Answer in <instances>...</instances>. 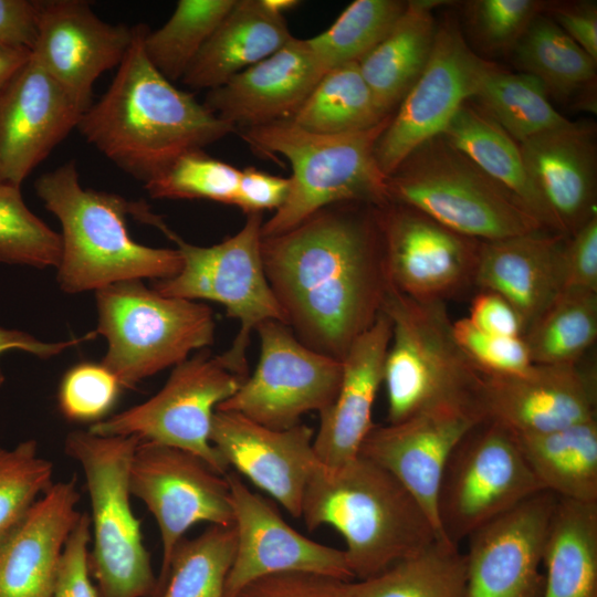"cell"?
Listing matches in <instances>:
<instances>
[{"instance_id": "6da1fadb", "label": "cell", "mask_w": 597, "mask_h": 597, "mask_svg": "<svg viewBox=\"0 0 597 597\" xmlns=\"http://www.w3.org/2000/svg\"><path fill=\"white\" fill-rule=\"evenodd\" d=\"M261 255L286 325L305 346L338 360L374 324L390 289L376 206L324 207L262 238Z\"/></svg>"}, {"instance_id": "7a4b0ae2", "label": "cell", "mask_w": 597, "mask_h": 597, "mask_svg": "<svg viewBox=\"0 0 597 597\" xmlns=\"http://www.w3.org/2000/svg\"><path fill=\"white\" fill-rule=\"evenodd\" d=\"M145 27H135L111 85L77 125L88 144L144 184L181 155L235 130L153 66L142 44Z\"/></svg>"}, {"instance_id": "3957f363", "label": "cell", "mask_w": 597, "mask_h": 597, "mask_svg": "<svg viewBox=\"0 0 597 597\" xmlns=\"http://www.w3.org/2000/svg\"><path fill=\"white\" fill-rule=\"evenodd\" d=\"M301 517L310 531L327 525L344 537L356 580L442 540L415 496L391 473L362 455L337 471L322 465L315 471Z\"/></svg>"}, {"instance_id": "277c9868", "label": "cell", "mask_w": 597, "mask_h": 597, "mask_svg": "<svg viewBox=\"0 0 597 597\" xmlns=\"http://www.w3.org/2000/svg\"><path fill=\"white\" fill-rule=\"evenodd\" d=\"M34 189L62 228L56 266L62 291L75 294L123 281L164 280L180 271L177 249L147 247L130 237L126 216L133 214L135 202L84 188L74 160L41 175Z\"/></svg>"}, {"instance_id": "5b68a950", "label": "cell", "mask_w": 597, "mask_h": 597, "mask_svg": "<svg viewBox=\"0 0 597 597\" xmlns=\"http://www.w3.org/2000/svg\"><path fill=\"white\" fill-rule=\"evenodd\" d=\"M391 116L369 129L337 135L307 132L290 119L240 130L253 150L283 156L292 168L287 197L262 223V238L286 232L327 206L389 202L375 146Z\"/></svg>"}, {"instance_id": "8992f818", "label": "cell", "mask_w": 597, "mask_h": 597, "mask_svg": "<svg viewBox=\"0 0 597 597\" xmlns=\"http://www.w3.org/2000/svg\"><path fill=\"white\" fill-rule=\"evenodd\" d=\"M381 311L391 322L383 380L388 423L450 406L482 413L483 374L457 343L446 302L416 300L390 286Z\"/></svg>"}, {"instance_id": "52a82bcc", "label": "cell", "mask_w": 597, "mask_h": 597, "mask_svg": "<svg viewBox=\"0 0 597 597\" xmlns=\"http://www.w3.org/2000/svg\"><path fill=\"white\" fill-rule=\"evenodd\" d=\"M140 440L74 430L65 453L82 468L91 504L90 570L98 597H154L157 586L140 522L130 504L129 468Z\"/></svg>"}, {"instance_id": "ba28073f", "label": "cell", "mask_w": 597, "mask_h": 597, "mask_svg": "<svg viewBox=\"0 0 597 597\" xmlns=\"http://www.w3.org/2000/svg\"><path fill=\"white\" fill-rule=\"evenodd\" d=\"M387 182L390 201L412 207L469 238L494 241L545 230L442 135L411 151Z\"/></svg>"}, {"instance_id": "9c48e42d", "label": "cell", "mask_w": 597, "mask_h": 597, "mask_svg": "<svg viewBox=\"0 0 597 597\" xmlns=\"http://www.w3.org/2000/svg\"><path fill=\"white\" fill-rule=\"evenodd\" d=\"M95 296V333L107 342L101 364L124 388H134L213 343L216 323L206 304L164 296L142 280L111 284Z\"/></svg>"}, {"instance_id": "30bf717a", "label": "cell", "mask_w": 597, "mask_h": 597, "mask_svg": "<svg viewBox=\"0 0 597 597\" xmlns=\"http://www.w3.org/2000/svg\"><path fill=\"white\" fill-rule=\"evenodd\" d=\"M262 223L261 213L247 214L235 234L210 247L188 243L163 223L159 230L177 244L182 265L176 275L153 285L164 296L217 302L229 317L239 321L232 345L218 357L227 369L244 379L251 333L269 320L286 324L263 268Z\"/></svg>"}, {"instance_id": "8fae6325", "label": "cell", "mask_w": 597, "mask_h": 597, "mask_svg": "<svg viewBox=\"0 0 597 597\" xmlns=\"http://www.w3.org/2000/svg\"><path fill=\"white\" fill-rule=\"evenodd\" d=\"M541 491L517 434L483 419L455 446L444 468L437 496L441 536L459 546L478 528Z\"/></svg>"}, {"instance_id": "7c38bea8", "label": "cell", "mask_w": 597, "mask_h": 597, "mask_svg": "<svg viewBox=\"0 0 597 597\" xmlns=\"http://www.w3.org/2000/svg\"><path fill=\"white\" fill-rule=\"evenodd\" d=\"M245 379L201 349L176 365L164 387L148 400L90 426L98 436H134L191 452L226 475L229 467L210 442L217 407Z\"/></svg>"}, {"instance_id": "4fadbf2b", "label": "cell", "mask_w": 597, "mask_h": 597, "mask_svg": "<svg viewBox=\"0 0 597 597\" xmlns=\"http://www.w3.org/2000/svg\"><path fill=\"white\" fill-rule=\"evenodd\" d=\"M255 332L260 357L254 373L216 410L276 430L301 423L307 412L326 410L339 390L343 362L308 348L280 321H265Z\"/></svg>"}, {"instance_id": "5bb4252c", "label": "cell", "mask_w": 597, "mask_h": 597, "mask_svg": "<svg viewBox=\"0 0 597 597\" xmlns=\"http://www.w3.org/2000/svg\"><path fill=\"white\" fill-rule=\"evenodd\" d=\"M129 489L159 528L163 553L154 595L158 597L172 553L191 526L233 524L230 485L226 475L191 452L140 441L130 462Z\"/></svg>"}, {"instance_id": "9a60e30c", "label": "cell", "mask_w": 597, "mask_h": 597, "mask_svg": "<svg viewBox=\"0 0 597 597\" xmlns=\"http://www.w3.org/2000/svg\"><path fill=\"white\" fill-rule=\"evenodd\" d=\"M495 67L469 46L457 23L439 24L423 72L376 143L375 157L383 174L390 176L418 146L441 135Z\"/></svg>"}, {"instance_id": "2e32d148", "label": "cell", "mask_w": 597, "mask_h": 597, "mask_svg": "<svg viewBox=\"0 0 597 597\" xmlns=\"http://www.w3.org/2000/svg\"><path fill=\"white\" fill-rule=\"evenodd\" d=\"M390 286L420 301L446 302L474 284L480 240L389 201L376 207Z\"/></svg>"}, {"instance_id": "e0dca14e", "label": "cell", "mask_w": 597, "mask_h": 597, "mask_svg": "<svg viewBox=\"0 0 597 597\" xmlns=\"http://www.w3.org/2000/svg\"><path fill=\"white\" fill-rule=\"evenodd\" d=\"M557 501L551 492H537L468 537L465 597H541Z\"/></svg>"}, {"instance_id": "ac0fdd59", "label": "cell", "mask_w": 597, "mask_h": 597, "mask_svg": "<svg viewBox=\"0 0 597 597\" xmlns=\"http://www.w3.org/2000/svg\"><path fill=\"white\" fill-rule=\"evenodd\" d=\"M230 485L235 554L226 583V597L260 578L281 573H312L354 580L344 549L307 538L287 524L264 498L251 491L235 473Z\"/></svg>"}, {"instance_id": "d6986e66", "label": "cell", "mask_w": 597, "mask_h": 597, "mask_svg": "<svg viewBox=\"0 0 597 597\" xmlns=\"http://www.w3.org/2000/svg\"><path fill=\"white\" fill-rule=\"evenodd\" d=\"M36 6L33 57L84 113L93 103L96 80L125 57L135 27L101 20L83 0H45Z\"/></svg>"}, {"instance_id": "ffe728a7", "label": "cell", "mask_w": 597, "mask_h": 597, "mask_svg": "<svg viewBox=\"0 0 597 597\" xmlns=\"http://www.w3.org/2000/svg\"><path fill=\"white\" fill-rule=\"evenodd\" d=\"M479 405L485 419L516 434L566 428L596 418V370L578 362L533 364L513 375L483 374Z\"/></svg>"}, {"instance_id": "44dd1931", "label": "cell", "mask_w": 597, "mask_h": 597, "mask_svg": "<svg viewBox=\"0 0 597 597\" xmlns=\"http://www.w3.org/2000/svg\"><path fill=\"white\" fill-rule=\"evenodd\" d=\"M314 434L302 422L276 430L234 411L216 410L210 442L229 468L301 517L306 486L321 467L313 449Z\"/></svg>"}, {"instance_id": "7402d4cb", "label": "cell", "mask_w": 597, "mask_h": 597, "mask_svg": "<svg viewBox=\"0 0 597 597\" xmlns=\"http://www.w3.org/2000/svg\"><path fill=\"white\" fill-rule=\"evenodd\" d=\"M483 419L468 407L421 411L396 423L374 426L359 455L391 473L421 504L441 536L437 496L444 468L455 446Z\"/></svg>"}, {"instance_id": "603a6c76", "label": "cell", "mask_w": 597, "mask_h": 597, "mask_svg": "<svg viewBox=\"0 0 597 597\" xmlns=\"http://www.w3.org/2000/svg\"><path fill=\"white\" fill-rule=\"evenodd\" d=\"M82 114L32 54L0 100V186L21 188Z\"/></svg>"}, {"instance_id": "cb8c5ba5", "label": "cell", "mask_w": 597, "mask_h": 597, "mask_svg": "<svg viewBox=\"0 0 597 597\" xmlns=\"http://www.w3.org/2000/svg\"><path fill=\"white\" fill-rule=\"evenodd\" d=\"M326 72L306 40L277 51L210 90L203 105L237 130L291 119Z\"/></svg>"}, {"instance_id": "d4e9b609", "label": "cell", "mask_w": 597, "mask_h": 597, "mask_svg": "<svg viewBox=\"0 0 597 597\" xmlns=\"http://www.w3.org/2000/svg\"><path fill=\"white\" fill-rule=\"evenodd\" d=\"M519 146L527 175L562 234L570 235L596 216L594 124L569 121Z\"/></svg>"}, {"instance_id": "484cf974", "label": "cell", "mask_w": 597, "mask_h": 597, "mask_svg": "<svg viewBox=\"0 0 597 597\" xmlns=\"http://www.w3.org/2000/svg\"><path fill=\"white\" fill-rule=\"evenodd\" d=\"M391 339V322L381 311L374 324L355 339L343 362L339 390L320 413L313 449L326 471H337L359 457L373 423V407L384 380Z\"/></svg>"}, {"instance_id": "4316f807", "label": "cell", "mask_w": 597, "mask_h": 597, "mask_svg": "<svg viewBox=\"0 0 597 597\" xmlns=\"http://www.w3.org/2000/svg\"><path fill=\"white\" fill-rule=\"evenodd\" d=\"M78 502L76 478L53 482L35 502L0 546V597H52Z\"/></svg>"}, {"instance_id": "83f0119b", "label": "cell", "mask_w": 597, "mask_h": 597, "mask_svg": "<svg viewBox=\"0 0 597 597\" xmlns=\"http://www.w3.org/2000/svg\"><path fill=\"white\" fill-rule=\"evenodd\" d=\"M565 240L537 230L481 242L474 285L504 297L519 313L524 334L564 289Z\"/></svg>"}, {"instance_id": "f1b7e54d", "label": "cell", "mask_w": 597, "mask_h": 597, "mask_svg": "<svg viewBox=\"0 0 597 597\" xmlns=\"http://www.w3.org/2000/svg\"><path fill=\"white\" fill-rule=\"evenodd\" d=\"M292 38L283 14L262 0H235L181 80L195 90L217 88Z\"/></svg>"}, {"instance_id": "f546056e", "label": "cell", "mask_w": 597, "mask_h": 597, "mask_svg": "<svg viewBox=\"0 0 597 597\" xmlns=\"http://www.w3.org/2000/svg\"><path fill=\"white\" fill-rule=\"evenodd\" d=\"M444 1L412 0L392 29L358 64L377 104L392 114L423 72L437 28L432 10Z\"/></svg>"}, {"instance_id": "4dcf8cb0", "label": "cell", "mask_w": 597, "mask_h": 597, "mask_svg": "<svg viewBox=\"0 0 597 597\" xmlns=\"http://www.w3.org/2000/svg\"><path fill=\"white\" fill-rule=\"evenodd\" d=\"M441 135L505 189L545 230L561 233L527 175L519 144L480 107L462 105Z\"/></svg>"}, {"instance_id": "1f68e13d", "label": "cell", "mask_w": 597, "mask_h": 597, "mask_svg": "<svg viewBox=\"0 0 597 597\" xmlns=\"http://www.w3.org/2000/svg\"><path fill=\"white\" fill-rule=\"evenodd\" d=\"M543 491L558 499L597 503V420L533 434H517Z\"/></svg>"}, {"instance_id": "d6a6232c", "label": "cell", "mask_w": 597, "mask_h": 597, "mask_svg": "<svg viewBox=\"0 0 597 597\" xmlns=\"http://www.w3.org/2000/svg\"><path fill=\"white\" fill-rule=\"evenodd\" d=\"M543 568L541 597H597V503L558 499Z\"/></svg>"}, {"instance_id": "836d02e7", "label": "cell", "mask_w": 597, "mask_h": 597, "mask_svg": "<svg viewBox=\"0 0 597 597\" xmlns=\"http://www.w3.org/2000/svg\"><path fill=\"white\" fill-rule=\"evenodd\" d=\"M390 115L355 62L327 71L290 121L307 132L337 135L369 129Z\"/></svg>"}, {"instance_id": "e575fe53", "label": "cell", "mask_w": 597, "mask_h": 597, "mask_svg": "<svg viewBox=\"0 0 597 597\" xmlns=\"http://www.w3.org/2000/svg\"><path fill=\"white\" fill-rule=\"evenodd\" d=\"M350 584L355 597H465V556L459 546L436 540L381 573Z\"/></svg>"}, {"instance_id": "d590c367", "label": "cell", "mask_w": 597, "mask_h": 597, "mask_svg": "<svg viewBox=\"0 0 597 597\" xmlns=\"http://www.w3.org/2000/svg\"><path fill=\"white\" fill-rule=\"evenodd\" d=\"M521 72L535 76L547 95L566 100L591 85L596 63L548 15L540 13L512 49Z\"/></svg>"}, {"instance_id": "8d00e7d4", "label": "cell", "mask_w": 597, "mask_h": 597, "mask_svg": "<svg viewBox=\"0 0 597 597\" xmlns=\"http://www.w3.org/2000/svg\"><path fill=\"white\" fill-rule=\"evenodd\" d=\"M533 364H576L597 338V293L566 287L523 335Z\"/></svg>"}, {"instance_id": "74e56055", "label": "cell", "mask_w": 597, "mask_h": 597, "mask_svg": "<svg viewBox=\"0 0 597 597\" xmlns=\"http://www.w3.org/2000/svg\"><path fill=\"white\" fill-rule=\"evenodd\" d=\"M473 100L517 144L569 122L552 105L540 80L524 72L496 66Z\"/></svg>"}, {"instance_id": "f35d334b", "label": "cell", "mask_w": 597, "mask_h": 597, "mask_svg": "<svg viewBox=\"0 0 597 597\" xmlns=\"http://www.w3.org/2000/svg\"><path fill=\"white\" fill-rule=\"evenodd\" d=\"M235 0H179L163 27L143 32V50L168 81L184 77Z\"/></svg>"}, {"instance_id": "ab89813d", "label": "cell", "mask_w": 597, "mask_h": 597, "mask_svg": "<svg viewBox=\"0 0 597 597\" xmlns=\"http://www.w3.org/2000/svg\"><path fill=\"white\" fill-rule=\"evenodd\" d=\"M237 546L234 525H210L176 546L158 597H226Z\"/></svg>"}, {"instance_id": "60d3db41", "label": "cell", "mask_w": 597, "mask_h": 597, "mask_svg": "<svg viewBox=\"0 0 597 597\" xmlns=\"http://www.w3.org/2000/svg\"><path fill=\"white\" fill-rule=\"evenodd\" d=\"M406 4L400 0L353 1L328 29L306 41L325 72L359 63L389 33Z\"/></svg>"}, {"instance_id": "b9f144b4", "label": "cell", "mask_w": 597, "mask_h": 597, "mask_svg": "<svg viewBox=\"0 0 597 597\" xmlns=\"http://www.w3.org/2000/svg\"><path fill=\"white\" fill-rule=\"evenodd\" d=\"M61 253V234L29 209L21 188L0 186V263L56 269Z\"/></svg>"}, {"instance_id": "7bdbcfd3", "label": "cell", "mask_w": 597, "mask_h": 597, "mask_svg": "<svg viewBox=\"0 0 597 597\" xmlns=\"http://www.w3.org/2000/svg\"><path fill=\"white\" fill-rule=\"evenodd\" d=\"M52 475L53 464L39 454L34 439L0 446V546L53 484Z\"/></svg>"}, {"instance_id": "ee69618b", "label": "cell", "mask_w": 597, "mask_h": 597, "mask_svg": "<svg viewBox=\"0 0 597 597\" xmlns=\"http://www.w3.org/2000/svg\"><path fill=\"white\" fill-rule=\"evenodd\" d=\"M240 171L197 149L178 157L144 187L156 199H205L233 205Z\"/></svg>"}, {"instance_id": "f6af8a7d", "label": "cell", "mask_w": 597, "mask_h": 597, "mask_svg": "<svg viewBox=\"0 0 597 597\" xmlns=\"http://www.w3.org/2000/svg\"><path fill=\"white\" fill-rule=\"evenodd\" d=\"M122 388L116 376L101 363H81L63 376L57 406L70 421L94 423L111 411Z\"/></svg>"}, {"instance_id": "bcb514c9", "label": "cell", "mask_w": 597, "mask_h": 597, "mask_svg": "<svg viewBox=\"0 0 597 597\" xmlns=\"http://www.w3.org/2000/svg\"><path fill=\"white\" fill-rule=\"evenodd\" d=\"M545 7L538 0H474L467 4L468 23L485 50L512 51Z\"/></svg>"}, {"instance_id": "7dc6e473", "label": "cell", "mask_w": 597, "mask_h": 597, "mask_svg": "<svg viewBox=\"0 0 597 597\" xmlns=\"http://www.w3.org/2000/svg\"><path fill=\"white\" fill-rule=\"evenodd\" d=\"M452 329L463 353L482 374L513 375L533 365L523 336L483 331L468 317L454 321Z\"/></svg>"}, {"instance_id": "c3c4849f", "label": "cell", "mask_w": 597, "mask_h": 597, "mask_svg": "<svg viewBox=\"0 0 597 597\" xmlns=\"http://www.w3.org/2000/svg\"><path fill=\"white\" fill-rule=\"evenodd\" d=\"M91 522L81 513L64 545L52 597H98L90 570Z\"/></svg>"}, {"instance_id": "681fc988", "label": "cell", "mask_w": 597, "mask_h": 597, "mask_svg": "<svg viewBox=\"0 0 597 597\" xmlns=\"http://www.w3.org/2000/svg\"><path fill=\"white\" fill-rule=\"evenodd\" d=\"M350 583L312 573H281L252 582L235 597H355Z\"/></svg>"}, {"instance_id": "f907efd6", "label": "cell", "mask_w": 597, "mask_h": 597, "mask_svg": "<svg viewBox=\"0 0 597 597\" xmlns=\"http://www.w3.org/2000/svg\"><path fill=\"white\" fill-rule=\"evenodd\" d=\"M564 289L597 293V218L594 216L566 237L563 248Z\"/></svg>"}, {"instance_id": "816d5d0a", "label": "cell", "mask_w": 597, "mask_h": 597, "mask_svg": "<svg viewBox=\"0 0 597 597\" xmlns=\"http://www.w3.org/2000/svg\"><path fill=\"white\" fill-rule=\"evenodd\" d=\"M290 179L271 175L254 167L240 171L234 206L245 214L276 211L285 201Z\"/></svg>"}, {"instance_id": "f5cc1de1", "label": "cell", "mask_w": 597, "mask_h": 597, "mask_svg": "<svg viewBox=\"0 0 597 597\" xmlns=\"http://www.w3.org/2000/svg\"><path fill=\"white\" fill-rule=\"evenodd\" d=\"M549 18L597 61V6L595 1L546 3Z\"/></svg>"}, {"instance_id": "db71d44e", "label": "cell", "mask_w": 597, "mask_h": 597, "mask_svg": "<svg viewBox=\"0 0 597 597\" xmlns=\"http://www.w3.org/2000/svg\"><path fill=\"white\" fill-rule=\"evenodd\" d=\"M468 318L479 328L506 336H523L524 325L515 308L495 292L481 290L472 300Z\"/></svg>"}, {"instance_id": "11a10c76", "label": "cell", "mask_w": 597, "mask_h": 597, "mask_svg": "<svg viewBox=\"0 0 597 597\" xmlns=\"http://www.w3.org/2000/svg\"><path fill=\"white\" fill-rule=\"evenodd\" d=\"M36 1L0 0V42L33 49L36 36Z\"/></svg>"}, {"instance_id": "9f6ffc18", "label": "cell", "mask_w": 597, "mask_h": 597, "mask_svg": "<svg viewBox=\"0 0 597 597\" xmlns=\"http://www.w3.org/2000/svg\"><path fill=\"white\" fill-rule=\"evenodd\" d=\"M92 336H94V334L91 333L76 339L46 343L35 338L27 332L0 326V356L7 352L20 350L46 359L63 353L65 349L82 341H86ZM4 380L6 376L0 366V387L3 385Z\"/></svg>"}, {"instance_id": "6f0895ef", "label": "cell", "mask_w": 597, "mask_h": 597, "mask_svg": "<svg viewBox=\"0 0 597 597\" xmlns=\"http://www.w3.org/2000/svg\"><path fill=\"white\" fill-rule=\"evenodd\" d=\"M31 57V49L0 42V100Z\"/></svg>"}, {"instance_id": "680465c9", "label": "cell", "mask_w": 597, "mask_h": 597, "mask_svg": "<svg viewBox=\"0 0 597 597\" xmlns=\"http://www.w3.org/2000/svg\"><path fill=\"white\" fill-rule=\"evenodd\" d=\"M263 4L271 11L283 14L284 11L296 7L300 2L296 0H262Z\"/></svg>"}]
</instances>
